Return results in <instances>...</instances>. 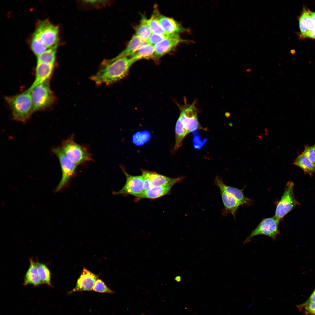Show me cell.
Wrapping results in <instances>:
<instances>
[{"label": "cell", "instance_id": "6da1fadb", "mask_svg": "<svg viewBox=\"0 0 315 315\" xmlns=\"http://www.w3.org/2000/svg\"><path fill=\"white\" fill-rule=\"evenodd\" d=\"M135 62L130 57L104 59L91 79L98 85H110L126 77L130 67Z\"/></svg>", "mask_w": 315, "mask_h": 315}, {"label": "cell", "instance_id": "7a4b0ae2", "mask_svg": "<svg viewBox=\"0 0 315 315\" xmlns=\"http://www.w3.org/2000/svg\"><path fill=\"white\" fill-rule=\"evenodd\" d=\"M12 111L13 118L18 121L24 122L34 112L30 92L27 90L11 96L4 97Z\"/></svg>", "mask_w": 315, "mask_h": 315}, {"label": "cell", "instance_id": "3957f363", "mask_svg": "<svg viewBox=\"0 0 315 315\" xmlns=\"http://www.w3.org/2000/svg\"><path fill=\"white\" fill-rule=\"evenodd\" d=\"M30 92L34 112L48 109L56 102V98L50 88L49 80L38 85Z\"/></svg>", "mask_w": 315, "mask_h": 315}, {"label": "cell", "instance_id": "277c9868", "mask_svg": "<svg viewBox=\"0 0 315 315\" xmlns=\"http://www.w3.org/2000/svg\"><path fill=\"white\" fill-rule=\"evenodd\" d=\"M72 135L62 143V148L67 156L77 165L93 161L87 148L76 143Z\"/></svg>", "mask_w": 315, "mask_h": 315}, {"label": "cell", "instance_id": "5b68a950", "mask_svg": "<svg viewBox=\"0 0 315 315\" xmlns=\"http://www.w3.org/2000/svg\"><path fill=\"white\" fill-rule=\"evenodd\" d=\"M47 48H57L59 41V28L46 20L38 24L34 33Z\"/></svg>", "mask_w": 315, "mask_h": 315}, {"label": "cell", "instance_id": "8992f818", "mask_svg": "<svg viewBox=\"0 0 315 315\" xmlns=\"http://www.w3.org/2000/svg\"><path fill=\"white\" fill-rule=\"evenodd\" d=\"M52 150L59 159L62 171L61 180L56 189L57 192L67 186L75 174L77 165L67 156L61 147L54 148Z\"/></svg>", "mask_w": 315, "mask_h": 315}, {"label": "cell", "instance_id": "52a82bcc", "mask_svg": "<svg viewBox=\"0 0 315 315\" xmlns=\"http://www.w3.org/2000/svg\"><path fill=\"white\" fill-rule=\"evenodd\" d=\"M184 100V104L179 105L180 113L178 118L188 134L201 127L198 119L196 101L191 104H188L186 100Z\"/></svg>", "mask_w": 315, "mask_h": 315}, {"label": "cell", "instance_id": "ba28073f", "mask_svg": "<svg viewBox=\"0 0 315 315\" xmlns=\"http://www.w3.org/2000/svg\"><path fill=\"white\" fill-rule=\"evenodd\" d=\"M294 186L293 181L287 183L281 199L277 203L274 216L279 221L296 205L300 204L294 195Z\"/></svg>", "mask_w": 315, "mask_h": 315}, {"label": "cell", "instance_id": "9c48e42d", "mask_svg": "<svg viewBox=\"0 0 315 315\" xmlns=\"http://www.w3.org/2000/svg\"><path fill=\"white\" fill-rule=\"evenodd\" d=\"M279 222L274 216L264 219L246 238L244 244L250 242L254 237L259 235L267 236L275 240L280 233Z\"/></svg>", "mask_w": 315, "mask_h": 315}, {"label": "cell", "instance_id": "30bf717a", "mask_svg": "<svg viewBox=\"0 0 315 315\" xmlns=\"http://www.w3.org/2000/svg\"><path fill=\"white\" fill-rule=\"evenodd\" d=\"M121 168L126 176V183L121 189L114 191L113 193L116 195H132L135 197L140 194L144 190V180L142 175H130L126 172L123 166H121Z\"/></svg>", "mask_w": 315, "mask_h": 315}, {"label": "cell", "instance_id": "8fae6325", "mask_svg": "<svg viewBox=\"0 0 315 315\" xmlns=\"http://www.w3.org/2000/svg\"><path fill=\"white\" fill-rule=\"evenodd\" d=\"M179 35H171L154 46L155 60L158 61L161 57L172 51L180 43L186 42Z\"/></svg>", "mask_w": 315, "mask_h": 315}, {"label": "cell", "instance_id": "7c38bea8", "mask_svg": "<svg viewBox=\"0 0 315 315\" xmlns=\"http://www.w3.org/2000/svg\"><path fill=\"white\" fill-rule=\"evenodd\" d=\"M98 277L97 275L84 268L77 280L75 287L69 293L77 291H92Z\"/></svg>", "mask_w": 315, "mask_h": 315}, {"label": "cell", "instance_id": "4fadbf2b", "mask_svg": "<svg viewBox=\"0 0 315 315\" xmlns=\"http://www.w3.org/2000/svg\"><path fill=\"white\" fill-rule=\"evenodd\" d=\"M54 66L44 63H37L34 80L27 90L30 92L38 85L49 80L53 71Z\"/></svg>", "mask_w": 315, "mask_h": 315}, {"label": "cell", "instance_id": "5bb4252c", "mask_svg": "<svg viewBox=\"0 0 315 315\" xmlns=\"http://www.w3.org/2000/svg\"><path fill=\"white\" fill-rule=\"evenodd\" d=\"M158 20L164 31L169 35H179L188 31L174 19L160 13L158 16Z\"/></svg>", "mask_w": 315, "mask_h": 315}, {"label": "cell", "instance_id": "9a60e30c", "mask_svg": "<svg viewBox=\"0 0 315 315\" xmlns=\"http://www.w3.org/2000/svg\"><path fill=\"white\" fill-rule=\"evenodd\" d=\"M215 183L219 187L220 191L224 192L232 196L238 200L242 205L249 204L251 202L250 199L246 198L242 190L226 185L219 177L217 176L216 178Z\"/></svg>", "mask_w": 315, "mask_h": 315}, {"label": "cell", "instance_id": "2e32d148", "mask_svg": "<svg viewBox=\"0 0 315 315\" xmlns=\"http://www.w3.org/2000/svg\"><path fill=\"white\" fill-rule=\"evenodd\" d=\"M173 186L169 185L153 186L136 197L134 201L137 202L142 199H154L168 195L170 194L171 190Z\"/></svg>", "mask_w": 315, "mask_h": 315}, {"label": "cell", "instance_id": "e0dca14e", "mask_svg": "<svg viewBox=\"0 0 315 315\" xmlns=\"http://www.w3.org/2000/svg\"><path fill=\"white\" fill-rule=\"evenodd\" d=\"M148 172L153 186L174 185L181 182L184 178V177L183 176L175 178H170L154 172L148 171Z\"/></svg>", "mask_w": 315, "mask_h": 315}, {"label": "cell", "instance_id": "ac0fdd59", "mask_svg": "<svg viewBox=\"0 0 315 315\" xmlns=\"http://www.w3.org/2000/svg\"><path fill=\"white\" fill-rule=\"evenodd\" d=\"M29 267L24 277L23 284L38 286L42 284L38 272L37 262H35L32 258L29 259Z\"/></svg>", "mask_w": 315, "mask_h": 315}, {"label": "cell", "instance_id": "d6986e66", "mask_svg": "<svg viewBox=\"0 0 315 315\" xmlns=\"http://www.w3.org/2000/svg\"><path fill=\"white\" fill-rule=\"evenodd\" d=\"M145 43L146 41L135 34L134 35L125 48L115 57L119 58L124 57H130Z\"/></svg>", "mask_w": 315, "mask_h": 315}, {"label": "cell", "instance_id": "ffe728a7", "mask_svg": "<svg viewBox=\"0 0 315 315\" xmlns=\"http://www.w3.org/2000/svg\"><path fill=\"white\" fill-rule=\"evenodd\" d=\"M222 201L225 209L224 214H231L235 217V213L241 203L230 195L223 191H220Z\"/></svg>", "mask_w": 315, "mask_h": 315}, {"label": "cell", "instance_id": "44dd1931", "mask_svg": "<svg viewBox=\"0 0 315 315\" xmlns=\"http://www.w3.org/2000/svg\"><path fill=\"white\" fill-rule=\"evenodd\" d=\"M154 52V46L146 43L130 57L136 62L142 59L155 60Z\"/></svg>", "mask_w": 315, "mask_h": 315}, {"label": "cell", "instance_id": "7402d4cb", "mask_svg": "<svg viewBox=\"0 0 315 315\" xmlns=\"http://www.w3.org/2000/svg\"><path fill=\"white\" fill-rule=\"evenodd\" d=\"M160 13L157 7L154 6L151 17L147 20L148 24L152 33L165 36H170L164 31L158 21V17Z\"/></svg>", "mask_w": 315, "mask_h": 315}, {"label": "cell", "instance_id": "603a6c76", "mask_svg": "<svg viewBox=\"0 0 315 315\" xmlns=\"http://www.w3.org/2000/svg\"><path fill=\"white\" fill-rule=\"evenodd\" d=\"M293 164L302 169L304 172L311 176L315 173V166L302 153L294 161Z\"/></svg>", "mask_w": 315, "mask_h": 315}, {"label": "cell", "instance_id": "cb8c5ba5", "mask_svg": "<svg viewBox=\"0 0 315 315\" xmlns=\"http://www.w3.org/2000/svg\"><path fill=\"white\" fill-rule=\"evenodd\" d=\"M147 20L145 16L142 15L139 24L134 27L135 34L146 42L152 33L148 24Z\"/></svg>", "mask_w": 315, "mask_h": 315}, {"label": "cell", "instance_id": "d4e9b609", "mask_svg": "<svg viewBox=\"0 0 315 315\" xmlns=\"http://www.w3.org/2000/svg\"><path fill=\"white\" fill-rule=\"evenodd\" d=\"M175 142L174 150L178 149L182 145V142L185 137L188 134L187 132L178 118L175 126Z\"/></svg>", "mask_w": 315, "mask_h": 315}, {"label": "cell", "instance_id": "484cf974", "mask_svg": "<svg viewBox=\"0 0 315 315\" xmlns=\"http://www.w3.org/2000/svg\"><path fill=\"white\" fill-rule=\"evenodd\" d=\"M56 49V48H52L47 50L38 56L37 63H44L54 66Z\"/></svg>", "mask_w": 315, "mask_h": 315}, {"label": "cell", "instance_id": "4316f807", "mask_svg": "<svg viewBox=\"0 0 315 315\" xmlns=\"http://www.w3.org/2000/svg\"><path fill=\"white\" fill-rule=\"evenodd\" d=\"M39 275L42 284L51 286V274L48 267L45 264L37 262Z\"/></svg>", "mask_w": 315, "mask_h": 315}, {"label": "cell", "instance_id": "83f0119b", "mask_svg": "<svg viewBox=\"0 0 315 315\" xmlns=\"http://www.w3.org/2000/svg\"><path fill=\"white\" fill-rule=\"evenodd\" d=\"M31 47L34 53L38 56L45 51L47 49L39 37L34 33L33 35L32 40Z\"/></svg>", "mask_w": 315, "mask_h": 315}, {"label": "cell", "instance_id": "f1b7e54d", "mask_svg": "<svg viewBox=\"0 0 315 315\" xmlns=\"http://www.w3.org/2000/svg\"><path fill=\"white\" fill-rule=\"evenodd\" d=\"M87 7L99 8L110 5L109 1L107 0H83L80 2Z\"/></svg>", "mask_w": 315, "mask_h": 315}, {"label": "cell", "instance_id": "f546056e", "mask_svg": "<svg viewBox=\"0 0 315 315\" xmlns=\"http://www.w3.org/2000/svg\"><path fill=\"white\" fill-rule=\"evenodd\" d=\"M302 11L304 14L305 24L308 31L315 29V22L311 15V10L304 7Z\"/></svg>", "mask_w": 315, "mask_h": 315}, {"label": "cell", "instance_id": "4dcf8cb0", "mask_svg": "<svg viewBox=\"0 0 315 315\" xmlns=\"http://www.w3.org/2000/svg\"><path fill=\"white\" fill-rule=\"evenodd\" d=\"M93 290L99 293L113 294L114 292L105 284L101 279H97L95 281Z\"/></svg>", "mask_w": 315, "mask_h": 315}, {"label": "cell", "instance_id": "1f68e13d", "mask_svg": "<svg viewBox=\"0 0 315 315\" xmlns=\"http://www.w3.org/2000/svg\"><path fill=\"white\" fill-rule=\"evenodd\" d=\"M299 310L305 315H315V302L304 303L297 306Z\"/></svg>", "mask_w": 315, "mask_h": 315}, {"label": "cell", "instance_id": "d6a6232c", "mask_svg": "<svg viewBox=\"0 0 315 315\" xmlns=\"http://www.w3.org/2000/svg\"><path fill=\"white\" fill-rule=\"evenodd\" d=\"M169 36H165L152 33L146 41V43L154 46Z\"/></svg>", "mask_w": 315, "mask_h": 315}, {"label": "cell", "instance_id": "836d02e7", "mask_svg": "<svg viewBox=\"0 0 315 315\" xmlns=\"http://www.w3.org/2000/svg\"><path fill=\"white\" fill-rule=\"evenodd\" d=\"M302 153L315 166V150L313 146H306Z\"/></svg>", "mask_w": 315, "mask_h": 315}, {"label": "cell", "instance_id": "e575fe53", "mask_svg": "<svg viewBox=\"0 0 315 315\" xmlns=\"http://www.w3.org/2000/svg\"><path fill=\"white\" fill-rule=\"evenodd\" d=\"M141 171L144 180V191L151 188L153 186L149 176L148 171L142 169Z\"/></svg>", "mask_w": 315, "mask_h": 315}, {"label": "cell", "instance_id": "d590c367", "mask_svg": "<svg viewBox=\"0 0 315 315\" xmlns=\"http://www.w3.org/2000/svg\"><path fill=\"white\" fill-rule=\"evenodd\" d=\"M299 25L300 33L299 35H303L307 31L305 24V15L302 11L301 14L299 17Z\"/></svg>", "mask_w": 315, "mask_h": 315}, {"label": "cell", "instance_id": "8d00e7d4", "mask_svg": "<svg viewBox=\"0 0 315 315\" xmlns=\"http://www.w3.org/2000/svg\"><path fill=\"white\" fill-rule=\"evenodd\" d=\"M299 36L300 38L301 39L308 38L315 39V29L307 31L303 35H299Z\"/></svg>", "mask_w": 315, "mask_h": 315}, {"label": "cell", "instance_id": "74e56055", "mask_svg": "<svg viewBox=\"0 0 315 315\" xmlns=\"http://www.w3.org/2000/svg\"><path fill=\"white\" fill-rule=\"evenodd\" d=\"M313 302H315V289L309 298L304 303L308 304Z\"/></svg>", "mask_w": 315, "mask_h": 315}, {"label": "cell", "instance_id": "f35d334b", "mask_svg": "<svg viewBox=\"0 0 315 315\" xmlns=\"http://www.w3.org/2000/svg\"><path fill=\"white\" fill-rule=\"evenodd\" d=\"M310 14L312 17L315 22V12L311 11Z\"/></svg>", "mask_w": 315, "mask_h": 315}, {"label": "cell", "instance_id": "ab89813d", "mask_svg": "<svg viewBox=\"0 0 315 315\" xmlns=\"http://www.w3.org/2000/svg\"><path fill=\"white\" fill-rule=\"evenodd\" d=\"M179 279H180V278H179V277L177 276L175 278V280H176V281H178L180 280Z\"/></svg>", "mask_w": 315, "mask_h": 315}, {"label": "cell", "instance_id": "60d3db41", "mask_svg": "<svg viewBox=\"0 0 315 315\" xmlns=\"http://www.w3.org/2000/svg\"><path fill=\"white\" fill-rule=\"evenodd\" d=\"M313 146V147L314 148V150H315V145L313 146Z\"/></svg>", "mask_w": 315, "mask_h": 315}, {"label": "cell", "instance_id": "b9f144b4", "mask_svg": "<svg viewBox=\"0 0 315 315\" xmlns=\"http://www.w3.org/2000/svg\"></svg>", "mask_w": 315, "mask_h": 315}]
</instances>
